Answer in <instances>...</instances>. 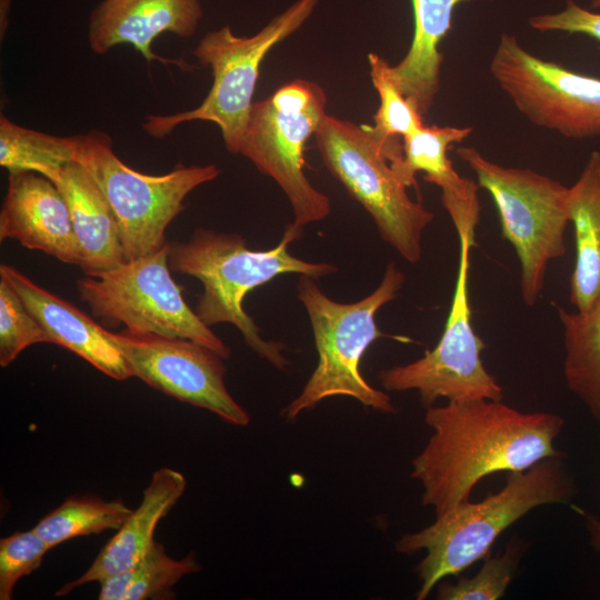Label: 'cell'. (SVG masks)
Returning <instances> with one entry per match:
<instances>
[{"label": "cell", "mask_w": 600, "mask_h": 600, "mask_svg": "<svg viewBox=\"0 0 600 600\" xmlns=\"http://www.w3.org/2000/svg\"><path fill=\"white\" fill-rule=\"evenodd\" d=\"M432 434L412 460L421 502L441 516L469 500L473 487L496 472L526 470L562 454L553 442L564 420L551 412H521L501 400L448 401L428 407Z\"/></svg>", "instance_id": "6da1fadb"}, {"label": "cell", "mask_w": 600, "mask_h": 600, "mask_svg": "<svg viewBox=\"0 0 600 600\" xmlns=\"http://www.w3.org/2000/svg\"><path fill=\"white\" fill-rule=\"evenodd\" d=\"M302 229L290 223L272 249L250 250L238 233L217 232L198 228L186 242H169L171 271L191 276L203 286L194 311L208 326L231 323L244 342L261 358L278 369L289 360L280 342L266 340L253 319L243 309L246 296L286 273L321 278L338 271L332 263L309 262L294 257L289 244L298 239Z\"/></svg>", "instance_id": "7a4b0ae2"}, {"label": "cell", "mask_w": 600, "mask_h": 600, "mask_svg": "<svg viewBox=\"0 0 600 600\" xmlns=\"http://www.w3.org/2000/svg\"><path fill=\"white\" fill-rule=\"evenodd\" d=\"M562 457L544 458L526 470L508 472L499 492L479 502L460 503L422 530L401 536L396 541L397 552L426 551L416 568L421 582L417 599H426L443 578L458 576L487 557L497 538L532 509L569 502L573 482Z\"/></svg>", "instance_id": "3957f363"}, {"label": "cell", "mask_w": 600, "mask_h": 600, "mask_svg": "<svg viewBox=\"0 0 600 600\" xmlns=\"http://www.w3.org/2000/svg\"><path fill=\"white\" fill-rule=\"evenodd\" d=\"M404 280V273L391 261L373 292L356 302L341 303L329 298L316 278L300 276L297 297L311 323L318 363L301 392L286 407L288 419L336 396L351 397L383 413L396 412L391 398L362 377L360 362L368 347L384 337L377 328L376 313L398 297Z\"/></svg>", "instance_id": "277c9868"}, {"label": "cell", "mask_w": 600, "mask_h": 600, "mask_svg": "<svg viewBox=\"0 0 600 600\" xmlns=\"http://www.w3.org/2000/svg\"><path fill=\"white\" fill-rule=\"evenodd\" d=\"M314 138L326 168L371 216L381 239L417 263L422 232L434 216L409 197L392 167L402 159L398 137L383 139L372 127L326 114Z\"/></svg>", "instance_id": "5b68a950"}, {"label": "cell", "mask_w": 600, "mask_h": 600, "mask_svg": "<svg viewBox=\"0 0 600 600\" xmlns=\"http://www.w3.org/2000/svg\"><path fill=\"white\" fill-rule=\"evenodd\" d=\"M318 1L298 0L252 37L236 36L229 26L206 33L193 54L212 70L213 83L207 97L192 110L148 116L143 130L162 139L179 124L210 121L220 128L226 148L239 153L264 57L304 23Z\"/></svg>", "instance_id": "8992f818"}, {"label": "cell", "mask_w": 600, "mask_h": 600, "mask_svg": "<svg viewBox=\"0 0 600 600\" xmlns=\"http://www.w3.org/2000/svg\"><path fill=\"white\" fill-rule=\"evenodd\" d=\"M457 154L496 204L502 237L520 261L522 300L532 307L543 289L549 262L566 252L569 188L531 169L494 163L473 147H459Z\"/></svg>", "instance_id": "52a82bcc"}, {"label": "cell", "mask_w": 600, "mask_h": 600, "mask_svg": "<svg viewBox=\"0 0 600 600\" xmlns=\"http://www.w3.org/2000/svg\"><path fill=\"white\" fill-rule=\"evenodd\" d=\"M78 162L93 178L118 222L127 260L161 249L166 230L183 211L187 196L220 174L216 164H178L153 176L133 170L113 151L112 139L91 130L81 136Z\"/></svg>", "instance_id": "ba28073f"}, {"label": "cell", "mask_w": 600, "mask_h": 600, "mask_svg": "<svg viewBox=\"0 0 600 600\" xmlns=\"http://www.w3.org/2000/svg\"><path fill=\"white\" fill-rule=\"evenodd\" d=\"M327 97L316 82L297 79L264 100L253 102L239 153L272 178L287 196L293 224L303 228L327 218L329 198L303 171L306 142L326 113Z\"/></svg>", "instance_id": "9c48e42d"}, {"label": "cell", "mask_w": 600, "mask_h": 600, "mask_svg": "<svg viewBox=\"0 0 600 600\" xmlns=\"http://www.w3.org/2000/svg\"><path fill=\"white\" fill-rule=\"evenodd\" d=\"M81 301L107 327L189 339L229 359L230 348L192 310L171 277L169 242L97 277L77 281Z\"/></svg>", "instance_id": "30bf717a"}, {"label": "cell", "mask_w": 600, "mask_h": 600, "mask_svg": "<svg viewBox=\"0 0 600 600\" xmlns=\"http://www.w3.org/2000/svg\"><path fill=\"white\" fill-rule=\"evenodd\" d=\"M459 242L454 292L439 342L416 361L384 369L378 376L387 391H417L426 408L439 398L463 401L503 397L502 388L483 366L481 352L486 344L471 322L468 277L474 246L466 240Z\"/></svg>", "instance_id": "8fae6325"}, {"label": "cell", "mask_w": 600, "mask_h": 600, "mask_svg": "<svg viewBox=\"0 0 600 600\" xmlns=\"http://www.w3.org/2000/svg\"><path fill=\"white\" fill-rule=\"evenodd\" d=\"M490 71L532 123L567 138L600 136V79L571 71L527 51L502 33Z\"/></svg>", "instance_id": "7c38bea8"}, {"label": "cell", "mask_w": 600, "mask_h": 600, "mask_svg": "<svg viewBox=\"0 0 600 600\" xmlns=\"http://www.w3.org/2000/svg\"><path fill=\"white\" fill-rule=\"evenodd\" d=\"M108 334L132 377L179 401L211 411L230 424H249V413L224 384L226 359L216 351L189 339L128 328Z\"/></svg>", "instance_id": "4fadbf2b"}, {"label": "cell", "mask_w": 600, "mask_h": 600, "mask_svg": "<svg viewBox=\"0 0 600 600\" xmlns=\"http://www.w3.org/2000/svg\"><path fill=\"white\" fill-rule=\"evenodd\" d=\"M14 239L68 264H80L69 207L59 188L33 171L9 172L0 210V240Z\"/></svg>", "instance_id": "5bb4252c"}, {"label": "cell", "mask_w": 600, "mask_h": 600, "mask_svg": "<svg viewBox=\"0 0 600 600\" xmlns=\"http://www.w3.org/2000/svg\"><path fill=\"white\" fill-rule=\"evenodd\" d=\"M201 17L199 0H102L90 16L89 43L98 54L118 44H131L148 63L157 60L183 68L182 60L156 54L151 43L163 32L192 36Z\"/></svg>", "instance_id": "9a60e30c"}, {"label": "cell", "mask_w": 600, "mask_h": 600, "mask_svg": "<svg viewBox=\"0 0 600 600\" xmlns=\"http://www.w3.org/2000/svg\"><path fill=\"white\" fill-rule=\"evenodd\" d=\"M0 277L18 292L51 343L72 351L114 380L132 378L126 359L109 338L108 330L88 314L38 286L12 266L1 264Z\"/></svg>", "instance_id": "2e32d148"}, {"label": "cell", "mask_w": 600, "mask_h": 600, "mask_svg": "<svg viewBox=\"0 0 600 600\" xmlns=\"http://www.w3.org/2000/svg\"><path fill=\"white\" fill-rule=\"evenodd\" d=\"M472 132L471 127H426L403 137L402 159L393 169L409 188L417 186L416 173L441 189V202L459 234L476 231L480 221L478 183L462 178L447 156L449 148Z\"/></svg>", "instance_id": "e0dca14e"}, {"label": "cell", "mask_w": 600, "mask_h": 600, "mask_svg": "<svg viewBox=\"0 0 600 600\" xmlns=\"http://www.w3.org/2000/svg\"><path fill=\"white\" fill-rule=\"evenodd\" d=\"M187 487L184 476L170 468L153 472L137 509L132 510L117 533L102 547L83 574L63 584L56 596L126 570L138 562L156 542L159 521L176 506Z\"/></svg>", "instance_id": "ac0fdd59"}, {"label": "cell", "mask_w": 600, "mask_h": 600, "mask_svg": "<svg viewBox=\"0 0 600 600\" xmlns=\"http://www.w3.org/2000/svg\"><path fill=\"white\" fill-rule=\"evenodd\" d=\"M63 194L78 240L84 276L97 277L127 261L118 222L102 191L79 162L52 180Z\"/></svg>", "instance_id": "d6986e66"}, {"label": "cell", "mask_w": 600, "mask_h": 600, "mask_svg": "<svg viewBox=\"0 0 600 600\" xmlns=\"http://www.w3.org/2000/svg\"><path fill=\"white\" fill-rule=\"evenodd\" d=\"M464 1L470 0H411L412 42L403 59L391 66V74L422 116L430 111L440 88L443 54L439 44L451 29L454 8Z\"/></svg>", "instance_id": "ffe728a7"}, {"label": "cell", "mask_w": 600, "mask_h": 600, "mask_svg": "<svg viewBox=\"0 0 600 600\" xmlns=\"http://www.w3.org/2000/svg\"><path fill=\"white\" fill-rule=\"evenodd\" d=\"M568 217L573 224L576 261L570 277L569 300L578 311L600 299V152L592 151L569 187Z\"/></svg>", "instance_id": "44dd1931"}, {"label": "cell", "mask_w": 600, "mask_h": 600, "mask_svg": "<svg viewBox=\"0 0 600 600\" xmlns=\"http://www.w3.org/2000/svg\"><path fill=\"white\" fill-rule=\"evenodd\" d=\"M563 326V374L569 390L600 421V299L588 310H558Z\"/></svg>", "instance_id": "7402d4cb"}, {"label": "cell", "mask_w": 600, "mask_h": 600, "mask_svg": "<svg viewBox=\"0 0 600 600\" xmlns=\"http://www.w3.org/2000/svg\"><path fill=\"white\" fill-rule=\"evenodd\" d=\"M194 552L182 559L171 558L162 543L156 542L130 568L99 581V600H169L174 586L186 576L199 572Z\"/></svg>", "instance_id": "603a6c76"}, {"label": "cell", "mask_w": 600, "mask_h": 600, "mask_svg": "<svg viewBox=\"0 0 600 600\" xmlns=\"http://www.w3.org/2000/svg\"><path fill=\"white\" fill-rule=\"evenodd\" d=\"M81 136L58 137L21 127L0 117V166L8 172L33 171L51 181L78 162Z\"/></svg>", "instance_id": "cb8c5ba5"}, {"label": "cell", "mask_w": 600, "mask_h": 600, "mask_svg": "<svg viewBox=\"0 0 600 600\" xmlns=\"http://www.w3.org/2000/svg\"><path fill=\"white\" fill-rule=\"evenodd\" d=\"M133 509L122 499L71 497L46 514L32 529L51 547L77 537L118 530Z\"/></svg>", "instance_id": "d4e9b609"}, {"label": "cell", "mask_w": 600, "mask_h": 600, "mask_svg": "<svg viewBox=\"0 0 600 600\" xmlns=\"http://www.w3.org/2000/svg\"><path fill=\"white\" fill-rule=\"evenodd\" d=\"M370 77L380 104L373 117V131L383 139L409 136L424 123L418 106L403 94L391 74V66L380 56L369 53Z\"/></svg>", "instance_id": "484cf974"}, {"label": "cell", "mask_w": 600, "mask_h": 600, "mask_svg": "<svg viewBox=\"0 0 600 600\" xmlns=\"http://www.w3.org/2000/svg\"><path fill=\"white\" fill-rule=\"evenodd\" d=\"M526 542L512 538L504 551L494 557H484L481 569L471 578H459L457 583L443 582L438 588L440 600H497L513 580Z\"/></svg>", "instance_id": "4316f807"}, {"label": "cell", "mask_w": 600, "mask_h": 600, "mask_svg": "<svg viewBox=\"0 0 600 600\" xmlns=\"http://www.w3.org/2000/svg\"><path fill=\"white\" fill-rule=\"evenodd\" d=\"M36 343L51 342L18 292L0 277V366L8 367Z\"/></svg>", "instance_id": "83f0119b"}, {"label": "cell", "mask_w": 600, "mask_h": 600, "mask_svg": "<svg viewBox=\"0 0 600 600\" xmlns=\"http://www.w3.org/2000/svg\"><path fill=\"white\" fill-rule=\"evenodd\" d=\"M52 548L33 530L0 540V600H11L17 582L36 571Z\"/></svg>", "instance_id": "f1b7e54d"}, {"label": "cell", "mask_w": 600, "mask_h": 600, "mask_svg": "<svg viewBox=\"0 0 600 600\" xmlns=\"http://www.w3.org/2000/svg\"><path fill=\"white\" fill-rule=\"evenodd\" d=\"M529 24L541 32L563 31L586 34L600 43V13L584 9L573 0H567L564 9L559 12L529 18Z\"/></svg>", "instance_id": "f546056e"}, {"label": "cell", "mask_w": 600, "mask_h": 600, "mask_svg": "<svg viewBox=\"0 0 600 600\" xmlns=\"http://www.w3.org/2000/svg\"><path fill=\"white\" fill-rule=\"evenodd\" d=\"M586 526L590 534L591 546L600 552V519L592 514H586Z\"/></svg>", "instance_id": "4dcf8cb0"}, {"label": "cell", "mask_w": 600, "mask_h": 600, "mask_svg": "<svg viewBox=\"0 0 600 600\" xmlns=\"http://www.w3.org/2000/svg\"><path fill=\"white\" fill-rule=\"evenodd\" d=\"M590 8L591 9H599L600 8V0H591Z\"/></svg>", "instance_id": "1f68e13d"}]
</instances>
